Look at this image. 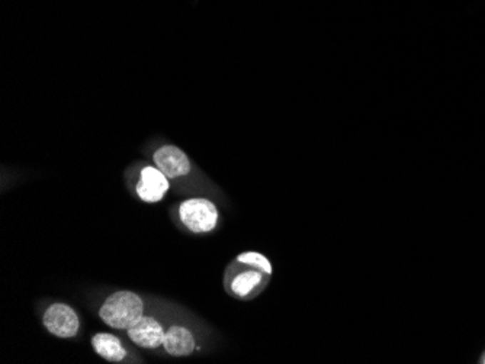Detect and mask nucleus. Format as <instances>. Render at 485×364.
<instances>
[{
    "label": "nucleus",
    "mask_w": 485,
    "mask_h": 364,
    "mask_svg": "<svg viewBox=\"0 0 485 364\" xmlns=\"http://www.w3.org/2000/svg\"><path fill=\"white\" fill-rule=\"evenodd\" d=\"M168 189L169 182L163 172H160L158 169L154 167L143 169L141 179L137 184V193L141 200L154 204V202L163 199Z\"/></svg>",
    "instance_id": "obj_6"
},
{
    "label": "nucleus",
    "mask_w": 485,
    "mask_h": 364,
    "mask_svg": "<svg viewBox=\"0 0 485 364\" xmlns=\"http://www.w3.org/2000/svg\"><path fill=\"white\" fill-rule=\"evenodd\" d=\"M143 316V302L133 292L121 291L111 295L101 308V318L109 327L130 328Z\"/></svg>",
    "instance_id": "obj_1"
},
{
    "label": "nucleus",
    "mask_w": 485,
    "mask_h": 364,
    "mask_svg": "<svg viewBox=\"0 0 485 364\" xmlns=\"http://www.w3.org/2000/svg\"><path fill=\"white\" fill-rule=\"evenodd\" d=\"M92 345L95 351L108 361L118 363L126 358V350L123 344H121L118 337L112 334H105V333L96 334L92 338Z\"/></svg>",
    "instance_id": "obj_8"
},
{
    "label": "nucleus",
    "mask_w": 485,
    "mask_h": 364,
    "mask_svg": "<svg viewBox=\"0 0 485 364\" xmlns=\"http://www.w3.org/2000/svg\"><path fill=\"white\" fill-rule=\"evenodd\" d=\"M165 331L160 323L150 316H141L128 328V337L143 348H157L165 341Z\"/></svg>",
    "instance_id": "obj_5"
},
{
    "label": "nucleus",
    "mask_w": 485,
    "mask_h": 364,
    "mask_svg": "<svg viewBox=\"0 0 485 364\" xmlns=\"http://www.w3.org/2000/svg\"><path fill=\"white\" fill-rule=\"evenodd\" d=\"M165 350L176 357L182 355H189L195 350V340L193 336L190 334L189 330L180 327V326H173L169 328V331L165 336L163 341Z\"/></svg>",
    "instance_id": "obj_7"
},
{
    "label": "nucleus",
    "mask_w": 485,
    "mask_h": 364,
    "mask_svg": "<svg viewBox=\"0 0 485 364\" xmlns=\"http://www.w3.org/2000/svg\"><path fill=\"white\" fill-rule=\"evenodd\" d=\"M44 327L60 338H71L78 331V318L76 312L63 303L51 305L44 313Z\"/></svg>",
    "instance_id": "obj_3"
},
{
    "label": "nucleus",
    "mask_w": 485,
    "mask_h": 364,
    "mask_svg": "<svg viewBox=\"0 0 485 364\" xmlns=\"http://www.w3.org/2000/svg\"><path fill=\"white\" fill-rule=\"evenodd\" d=\"M263 273V271H262ZM256 270H246L237 274L231 280V292L240 298H246L252 292L256 291V288L260 285L263 280V274Z\"/></svg>",
    "instance_id": "obj_9"
},
{
    "label": "nucleus",
    "mask_w": 485,
    "mask_h": 364,
    "mask_svg": "<svg viewBox=\"0 0 485 364\" xmlns=\"http://www.w3.org/2000/svg\"><path fill=\"white\" fill-rule=\"evenodd\" d=\"M237 261L238 263H242V264H247V266H252L255 269H259L260 271L266 273V274H272V264L270 261L260 253H256V251H249V253H242L237 257Z\"/></svg>",
    "instance_id": "obj_10"
},
{
    "label": "nucleus",
    "mask_w": 485,
    "mask_h": 364,
    "mask_svg": "<svg viewBox=\"0 0 485 364\" xmlns=\"http://www.w3.org/2000/svg\"><path fill=\"white\" fill-rule=\"evenodd\" d=\"M154 163L157 165L160 172H163L165 176L170 179L185 176L190 170L186 154L173 145L161 147L154 154Z\"/></svg>",
    "instance_id": "obj_4"
},
{
    "label": "nucleus",
    "mask_w": 485,
    "mask_h": 364,
    "mask_svg": "<svg viewBox=\"0 0 485 364\" xmlns=\"http://www.w3.org/2000/svg\"><path fill=\"white\" fill-rule=\"evenodd\" d=\"M180 219L192 232H210L218 224V209L208 199H188L180 205Z\"/></svg>",
    "instance_id": "obj_2"
}]
</instances>
